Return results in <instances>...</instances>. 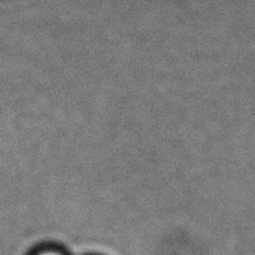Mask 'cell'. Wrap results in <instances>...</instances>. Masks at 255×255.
Masks as SVG:
<instances>
[{
  "mask_svg": "<svg viewBox=\"0 0 255 255\" xmlns=\"http://www.w3.org/2000/svg\"><path fill=\"white\" fill-rule=\"evenodd\" d=\"M40 255H61V254H58V253H52V251H48V253H43V254H40Z\"/></svg>",
  "mask_w": 255,
  "mask_h": 255,
  "instance_id": "obj_1",
  "label": "cell"
}]
</instances>
